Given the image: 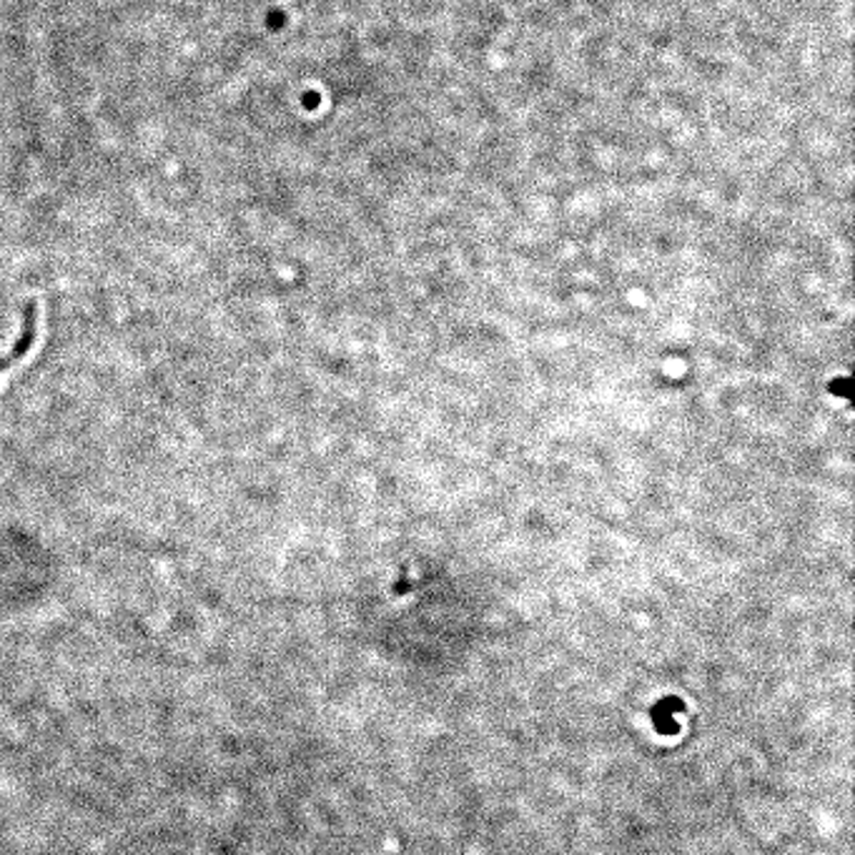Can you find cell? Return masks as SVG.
<instances>
[{
  "label": "cell",
  "instance_id": "6da1fadb",
  "mask_svg": "<svg viewBox=\"0 0 855 855\" xmlns=\"http://www.w3.org/2000/svg\"><path fill=\"white\" fill-rule=\"evenodd\" d=\"M38 316H40V312H38L36 302L25 304L21 337L15 339V344L8 349L5 356H0V376H3L5 372H11L13 366H19L23 359L31 354V349L36 347V341H38Z\"/></svg>",
  "mask_w": 855,
  "mask_h": 855
}]
</instances>
